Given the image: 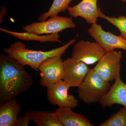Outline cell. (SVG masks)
Masks as SVG:
<instances>
[{"label": "cell", "instance_id": "obj_21", "mask_svg": "<svg viewBox=\"0 0 126 126\" xmlns=\"http://www.w3.org/2000/svg\"><path fill=\"white\" fill-rule=\"evenodd\" d=\"M1 12H0V24H2L3 23V19L5 15L7 12V9L4 6H2L1 8Z\"/></svg>", "mask_w": 126, "mask_h": 126}, {"label": "cell", "instance_id": "obj_10", "mask_svg": "<svg viewBox=\"0 0 126 126\" xmlns=\"http://www.w3.org/2000/svg\"><path fill=\"white\" fill-rule=\"evenodd\" d=\"M63 64L64 74L63 80L71 87H78L90 71V68L85 63L72 57L64 61Z\"/></svg>", "mask_w": 126, "mask_h": 126}, {"label": "cell", "instance_id": "obj_16", "mask_svg": "<svg viewBox=\"0 0 126 126\" xmlns=\"http://www.w3.org/2000/svg\"><path fill=\"white\" fill-rule=\"evenodd\" d=\"M0 30L2 32L10 34L15 38L23 40H37L42 43H45L47 41L57 42L60 44H62L61 41L59 40L60 36L58 33L50 34L44 36H39V35L30 33L28 32L18 33L9 31L1 28H0Z\"/></svg>", "mask_w": 126, "mask_h": 126}, {"label": "cell", "instance_id": "obj_1", "mask_svg": "<svg viewBox=\"0 0 126 126\" xmlns=\"http://www.w3.org/2000/svg\"><path fill=\"white\" fill-rule=\"evenodd\" d=\"M17 60L0 54V104L10 101L31 87L33 77Z\"/></svg>", "mask_w": 126, "mask_h": 126}, {"label": "cell", "instance_id": "obj_3", "mask_svg": "<svg viewBox=\"0 0 126 126\" xmlns=\"http://www.w3.org/2000/svg\"><path fill=\"white\" fill-rule=\"evenodd\" d=\"M111 84L107 82L93 69H90L79 87V98L88 105L99 102L102 97L107 93Z\"/></svg>", "mask_w": 126, "mask_h": 126}, {"label": "cell", "instance_id": "obj_19", "mask_svg": "<svg viewBox=\"0 0 126 126\" xmlns=\"http://www.w3.org/2000/svg\"><path fill=\"white\" fill-rule=\"evenodd\" d=\"M99 18H103L108 21L117 27L121 33L120 35L126 39V16H120L118 17H110L106 16L102 12L101 8H99Z\"/></svg>", "mask_w": 126, "mask_h": 126}, {"label": "cell", "instance_id": "obj_6", "mask_svg": "<svg viewBox=\"0 0 126 126\" xmlns=\"http://www.w3.org/2000/svg\"><path fill=\"white\" fill-rule=\"evenodd\" d=\"M122 53L114 50L106 52L93 69V70L107 82L115 80L121 72Z\"/></svg>", "mask_w": 126, "mask_h": 126}, {"label": "cell", "instance_id": "obj_17", "mask_svg": "<svg viewBox=\"0 0 126 126\" xmlns=\"http://www.w3.org/2000/svg\"><path fill=\"white\" fill-rule=\"evenodd\" d=\"M74 0H54L48 11L40 15L38 18L40 22L46 20L48 18L57 16L59 13L65 12L69 7L70 2Z\"/></svg>", "mask_w": 126, "mask_h": 126}, {"label": "cell", "instance_id": "obj_12", "mask_svg": "<svg viewBox=\"0 0 126 126\" xmlns=\"http://www.w3.org/2000/svg\"><path fill=\"white\" fill-rule=\"evenodd\" d=\"M115 82L99 102L102 108L110 107L115 104L126 107V84L122 81L120 73L117 75Z\"/></svg>", "mask_w": 126, "mask_h": 126}, {"label": "cell", "instance_id": "obj_14", "mask_svg": "<svg viewBox=\"0 0 126 126\" xmlns=\"http://www.w3.org/2000/svg\"><path fill=\"white\" fill-rule=\"evenodd\" d=\"M21 104L14 98L0 105V126H15Z\"/></svg>", "mask_w": 126, "mask_h": 126}, {"label": "cell", "instance_id": "obj_22", "mask_svg": "<svg viewBox=\"0 0 126 126\" xmlns=\"http://www.w3.org/2000/svg\"><path fill=\"white\" fill-rule=\"evenodd\" d=\"M121 0V1L122 2L126 3V0Z\"/></svg>", "mask_w": 126, "mask_h": 126}, {"label": "cell", "instance_id": "obj_11", "mask_svg": "<svg viewBox=\"0 0 126 126\" xmlns=\"http://www.w3.org/2000/svg\"><path fill=\"white\" fill-rule=\"evenodd\" d=\"M98 0H82L78 4L69 7L67 11L71 17L83 18L87 23L92 25L97 23L99 18L100 7L97 5Z\"/></svg>", "mask_w": 126, "mask_h": 126}, {"label": "cell", "instance_id": "obj_15", "mask_svg": "<svg viewBox=\"0 0 126 126\" xmlns=\"http://www.w3.org/2000/svg\"><path fill=\"white\" fill-rule=\"evenodd\" d=\"M32 121L37 126H63L56 113L47 111H31Z\"/></svg>", "mask_w": 126, "mask_h": 126}, {"label": "cell", "instance_id": "obj_20", "mask_svg": "<svg viewBox=\"0 0 126 126\" xmlns=\"http://www.w3.org/2000/svg\"><path fill=\"white\" fill-rule=\"evenodd\" d=\"M31 111L30 110H26L23 116L18 117L15 126H29L30 123L32 121Z\"/></svg>", "mask_w": 126, "mask_h": 126}, {"label": "cell", "instance_id": "obj_4", "mask_svg": "<svg viewBox=\"0 0 126 126\" xmlns=\"http://www.w3.org/2000/svg\"><path fill=\"white\" fill-rule=\"evenodd\" d=\"M76 27V25L71 17L57 15L44 21L32 23L22 28L25 32L40 35L58 33L67 29H74Z\"/></svg>", "mask_w": 126, "mask_h": 126}, {"label": "cell", "instance_id": "obj_13", "mask_svg": "<svg viewBox=\"0 0 126 126\" xmlns=\"http://www.w3.org/2000/svg\"><path fill=\"white\" fill-rule=\"evenodd\" d=\"M72 109L69 107H59L55 110V112L63 126H94L89 119Z\"/></svg>", "mask_w": 126, "mask_h": 126}, {"label": "cell", "instance_id": "obj_8", "mask_svg": "<svg viewBox=\"0 0 126 126\" xmlns=\"http://www.w3.org/2000/svg\"><path fill=\"white\" fill-rule=\"evenodd\" d=\"M70 85L63 79L47 87V99L53 106L59 107H69L72 109L79 105V101L68 94Z\"/></svg>", "mask_w": 126, "mask_h": 126}, {"label": "cell", "instance_id": "obj_7", "mask_svg": "<svg viewBox=\"0 0 126 126\" xmlns=\"http://www.w3.org/2000/svg\"><path fill=\"white\" fill-rule=\"evenodd\" d=\"M88 32L106 53L116 49L126 50V39L121 35L118 36L109 32L105 31L101 25L97 23L92 25Z\"/></svg>", "mask_w": 126, "mask_h": 126}, {"label": "cell", "instance_id": "obj_18", "mask_svg": "<svg viewBox=\"0 0 126 126\" xmlns=\"http://www.w3.org/2000/svg\"><path fill=\"white\" fill-rule=\"evenodd\" d=\"M99 126H126V107H122Z\"/></svg>", "mask_w": 126, "mask_h": 126}, {"label": "cell", "instance_id": "obj_2", "mask_svg": "<svg viewBox=\"0 0 126 126\" xmlns=\"http://www.w3.org/2000/svg\"><path fill=\"white\" fill-rule=\"evenodd\" d=\"M76 41L75 39H73L63 46L46 51L29 49L22 42L17 41L12 43L8 48L3 49V50L23 66L29 65L38 71L39 66L44 61L53 56L63 54Z\"/></svg>", "mask_w": 126, "mask_h": 126}, {"label": "cell", "instance_id": "obj_9", "mask_svg": "<svg viewBox=\"0 0 126 126\" xmlns=\"http://www.w3.org/2000/svg\"><path fill=\"white\" fill-rule=\"evenodd\" d=\"M105 53L103 48L97 42H90L82 40L75 45L72 57L87 65H91L98 62Z\"/></svg>", "mask_w": 126, "mask_h": 126}, {"label": "cell", "instance_id": "obj_5", "mask_svg": "<svg viewBox=\"0 0 126 126\" xmlns=\"http://www.w3.org/2000/svg\"><path fill=\"white\" fill-rule=\"evenodd\" d=\"M63 55L47 59L39 65L38 69L40 73V84L41 86L47 88L63 79L64 74Z\"/></svg>", "mask_w": 126, "mask_h": 126}]
</instances>
